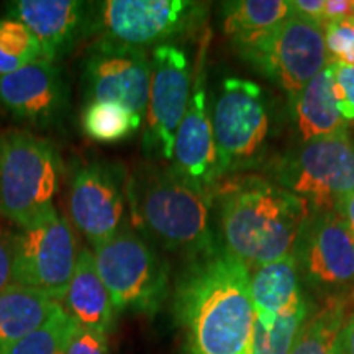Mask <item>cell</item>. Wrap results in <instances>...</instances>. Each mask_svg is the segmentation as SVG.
<instances>
[{
    "mask_svg": "<svg viewBox=\"0 0 354 354\" xmlns=\"http://www.w3.org/2000/svg\"><path fill=\"white\" fill-rule=\"evenodd\" d=\"M13 284L41 290L61 302L76 269L81 246L76 230L53 205L13 230Z\"/></svg>",
    "mask_w": 354,
    "mask_h": 354,
    "instance_id": "52a82bcc",
    "label": "cell"
},
{
    "mask_svg": "<svg viewBox=\"0 0 354 354\" xmlns=\"http://www.w3.org/2000/svg\"><path fill=\"white\" fill-rule=\"evenodd\" d=\"M10 19L24 24L38 39L43 59L56 63L87 33L91 8L77 0H17L8 6Z\"/></svg>",
    "mask_w": 354,
    "mask_h": 354,
    "instance_id": "e0dca14e",
    "label": "cell"
},
{
    "mask_svg": "<svg viewBox=\"0 0 354 354\" xmlns=\"http://www.w3.org/2000/svg\"><path fill=\"white\" fill-rule=\"evenodd\" d=\"M210 118L221 177L259 161L269 135V109L258 84L225 79Z\"/></svg>",
    "mask_w": 354,
    "mask_h": 354,
    "instance_id": "ba28073f",
    "label": "cell"
},
{
    "mask_svg": "<svg viewBox=\"0 0 354 354\" xmlns=\"http://www.w3.org/2000/svg\"><path fill=\"white\" fill-rule=\"evenodd\" d=\"M353 305L354 299L323 300L322 307L310 312L290 354H333L336 336L353 312Z\"/></svg>",
    "mask_w": 354,
    "mask_h": 354,
    "instance_id": "603a6c76",
    "label": "cell"
},
{
    "mask_svg": "<svg viewBox=\"0 0 354 354\" xmlns=\"http://www.w3.org/2000/svg\"><path fill=\"white\" fill-rule=\"evenodd\" d=\"M240 56L292 100L331 63L323 26L294 10L271 35Z\"/></svg>",
    "mask_w": 354,
    "mask_h": 354,
    "instance_id": "9c48e42d",
    "label": "cell"
},
{
    "mask_svg": "<svg viewBox=\"0 0 354 354\" xmlns=\"http://www.w3.org/2000/svg\"><path fill=\"white\" fill-rule=\"evenodd\" d=\"M63 308L41 290L19 284L0 292V354L55 317Z\"/></svg>",
    "mask_w": 354,
    "mask_h": 354,
    "instance_id": "ffe728a7",
    "label": "cell"
},
{
    "mask_svg": "<svg viewBox=\"0 0 354 354\" xmlns=\"http://www.w3.org/2000/svg\"><path fill=\"white\" fill-rule=\"evenodd\" d=\"M335 210L343 216L344 221H346L349 232H351L354 238V192L348 194L346 197H343L342 201H338Z\"/></svg>",
    "mask_w": 354,
    "mask_h": 354,
    "instance_id": "e575fe53",
    "label": "cell"
},
{
    "mask_svg": "<svg viewBox=\"0 0 354 354\" xmlns=\"http://www.w3.org/2000/svg\"><path fill=\"white\" fill-rule=\"evenodd\" d=\"M61 71L46 59L35 61L15 73L0 76V104L13 117L35 127H48L64 110Z\"/></svg>",
    "mask_w": 354,
    "mask_h": 354,
    "instance_id": "2e32d148",
    "label": "cell"
},
{
    "mask_svg": "<svg viewBox=\"0 0 354 354\" xmlns=\"http://www.w3.org/2000/svg\"><path fill=\"white\" fill-rule=\"evenodd\" d=\"M279 183L304 198L310 210H331L354 192V145L348 131L304 143L302 149L281 165Z\"/></svg>",
    "mask_w": 354,
    "mask_h": 354,
    "instance_id": "8fae6325",
    "label": "cell"
},
{
    "mask_svg": "<svg viewBox=\"0 0 354 354\" xmlns=\"http://www.w3.org/2000/svg\"><path fill=\"white\" fill-rule=\"evenodd\" d=\"M333 64V92L336 107L344 118V122L354 120V66Z\"/></svg>",
    "mask_w": 354,
    "mask_h": 354,
    "instance_id": "f1b7e54d",
    "label": "cell"
},
{
    "mask_svg": "<svg viewBox=\"0 0 354 354\" xmlns=\"http://www.w3.org/2000/svg\"><path fill=\"white\" fill-rule=\"evenodd\" d=\"M151 82L145 118L146 151L172 159L176 133L187 109L192 69L187 53L177 44H165L151 50Z\"/></svg>",
    "mask_w": 354,
    "mask_h": 354,
    "instance_id": "4fadbf2b",
    "label": "cell"
},
{
    "mask_svg": "<svg viewBox=\"0 0 354 354\" xmlns=\"http://www.w3.org/2000/svg\"><path fill=\"white\" fill-rule=\"evenodd\" d=\"M300 279L295 250L282 259L256 268L250 281L254 320L272 326L279 317L295 312L307 300Z\"/></svg>",
    "mask_w": 354,
    "mask_h": 354,
    "instance_id": "ac0fdd59",
    "label": "cell"
},
{
    "mask_svg": "<svg viewBox=\"0 0 354 354\" xmlns=\"http://www.w3.org/2000/svg\"><path fill=\"white\" fill-rule=\"evenodd\" d=\"M127 197L133 225L165 250L192 261L218 248L212 228L215 196L172 166L140 167L128 176Z\"/></svg>",
    "mask_w": 354,
    "mask_h": 354,
    "instance_id": "3957f363",
    "label": "cell"
},
{
    "mask_svg": "<svg viewBox=\"0 0 354 354\" xmlns=\"http://www.w3.org/2000/svg\"><path fill=\"white\" fill-rule=\"evenodd\" d=\"M250 281L248 266L223 246L190 261L172 297L189 354H251Z\"/></svg>",
    "mask_w": 354,
    "mask_h": 354,
    "instance_id": "6da1fadb",
    "label": "cell"
},
{
    "mask_svg": "<svg viewBox=\"0 0 354 354\" xmlns=\"http://www.w3.org/2000/svg\"><path fill=\"white\" fill-rule=\"evenodd\" d=\"M310 312L312 307L308 300H305L295 312L279 317L272 326H264L254 320L251 354H290Z\"/></svg>",
    "mask_w": 354,
    "mask_h": 354,
    "instance_id": "484cf974",
    "label": "cell"
},
{
    "mask_svg": "<svg viewBox=\"0 0 354 354\" xmlns=\"http://www.w3.org/2000/svg\"><path fill=\"white\" fill-rule=\"evenodd\" d=\"M76 326L77 323L61 308L41 328L13 343L3 354H66Z\"/></svg>",
    "mask_w": 354,
    "mask_h": 354,
    "instance_id": "4316f807",
    "label": "cell"
},
{
    "mask_svg": "<svg viewBox=\"0 0 354 354\" xmlns=\"http://www.w3.org/2000/svg\"><path fill=\"white\" fill-rule=\"evenodd\" d=\"M209 39L210 35L205 32L201 41L196 69H194L187 109L176 133L171 166L197 187L215 196L223 177L220 172L214 128H212L209 105H207L205 59Z\"/></svg>",
    "mask_w": 354,
    "mask_h": 354,
    "instance_id": "5bb4252c",
    "label": "cell"
},
{
    "mask_svg": "<svg viewBox=\"0 0 354 354\" xmlns=\"http://www.w3.org/2000/svg\"><path fill=\"white\" fill-rule=\"evenodd\" d=\"M61 305L79 326L105 335L113 328L118 313L97 271L94 253L88 248H81L76 269Z\"/></svg>",
    "mask_w": 354,
    "mask_h": 354,
    "instance_id": "d6986e66",
    "label": "cell"
},
{
    "mask_svg": "<svg viewBox=\"0 0 354 354\" xmlns=\"http://www.w3.org/2000/svg\"><path fill=\"white\" fill-rule=\"evenodd\" d=\"M209 7L190 0H105L88 19L94 43L143 50L176 44L205 26Z\"/></svg>",
    "mask_w": 354,
    "mask_h": 354,
    "instance_id": "277c9868",
    "label": "cell"
},
{
    "mask_svg": "<svg viewBox=\"0 0 354 354\" xmlns=\"http://www.w3.org/2000/svg\"><path fill=\"white\" fill-rule=\"evenodd\" d=\"M292 13L287 0H236L223 3V32L241 55L271 35Z\"/></svg>",
    "mask_w": 354,
    "mask_h": 354,
    "instance_id": "7402d4cb",
    "label": "cell"
},
{
    "mask_svg": "<svg viewBox=\"0 0 354 354\" xmlns=\"http://www.w3.org/2000/svg\"><path fill=\"white\" fill-rule=\"evenodd\" d=\"M92 253L117 313L153 317L162 308L171 290L169 266L130 225Z\"/></svg>",
    "mask_w": 354,
    "mask_h": 354,
    "instance_id": "8992f818",
    "label": "cell"
},
{
    "mask_svg": "<svg viewBox=\"0 0 354 354\" xmlns=\"http://www.w3.org/2000/svg\"><path fill=\"white\" fill-rule=\"evenodd\" d=\"M333 82V64L330 63L294 100L295 122L304 143L348 131L346 122L336 107Z\"/></svg>",
    "mask_w": 354,
    "mask_h": 354,
    "instance_id": "44dd1931",
    "label": "cell"
},
{
    "mask_svg": "<svg viewBox=\"0 0 354 354\" xmlns=\"http://www.w3.org/2000/svg\"><path fill=\"white\" fill-rule=\"evenodd\" d=\"M323 33L331 63L354 66V19L330 21Z\"/></svg>",
    "mask_w": 354,
    "mask_h": 354,
    "instance_id": "83f0119b",
    "label": "cell"
},
{
    "mask_svg": "<svg viewBox=\"0 0 354 354\" xmlns=\"http://www.w3.org/2000/svg\"><path fill=\"white\" fill-rule=\"evenodd\" d=\"M127 180L120 166L92 161L79 167L68 189V220L91 248L100 246L122 232L128 197Z\"/></svg>",
    "mask_w": 354,
    "mask_h": 354,
    "instance_id": "7c38bea8",
    "label": "cell"
},
{
    "mask_svg": "<svg viewBox=\"0 0 354 354\" xmlns=\"http://www.w3.org/2000/svg\"><path fill=\"white\" fill-rule=\"evenodd\" d=\"M295 254L300 277L323 300L354 299V238L335 209L310 210Z\"/></svg>",
    "mask_w": 354,
    "mask_h": 354,
    "instance_id": "30bf717a",
    "label": "cell"
},
{
    "mask_svg": "<svg viewBox=\"0 0 354 354\" xmlns=\"http://www.w3.org/2000/svg\"><path fill=\"white\" fill-rule=\"evenodd\" d=\"M290 6H292V10L299 13V15L323 25L325 0H295V2H290Z\"/></svg>",
    "mask_w": 354,
    "mask_h": 354,
    "instance_id": "836d02e7",
    "label": "cell"
},
{
    "mask_svg": "<svg viewBox=\"0 0 354 354\" xmlns=\"http://www.w3.org/2000/svg\"><path fill=\"white\" fill-rule=\"evenodd\" d=\"M333 354H354V310L346 317L342 330L338 331Z\"/></svg>",
    "mask_w": 354,
    "mask_h": 354,
    "instance_id": "d6a6232c",
    "label": "cell"
},
{
    "mask_svg": "<svg viewBox=\"0 0 354 354\" xmlns=\"http://www.w3.org/2000/svg\"><path fill=\"white\" fill-rule=\"evenodd\" d=\"M84 76L88 100L120 104L145 122L151 82L148 51L92 43Z\"/></svg>",
    "mask_w": 354,
    "mask_h": 354,
    "instance_id": "9a60e30c",
    "label": "cell"
},
{
    "mask_svg": "<svg viewBox=\"0 0 354 354\" xmlns=\"http://www.w3.org/2000/svg\"><path fill=\"white\" fill-rule=\"evenodd\" d=\"M215 196H220L223 248L248 269L290 254L310 216L304 198L256 176L218 185Z\"/></svg>",
    "mask_w": 354,
    "mask_h": 354,
    "instance_id": "7a4b0ae2",
    "label": "cell"
},
{
    "mask_svg": "<svg viewBox=\"0 0 354 354\" xmlns=\"http://www.w3.org/2000/svg\"><path fill=\"white\" fill-rule=\"evenodd\" d=\"M81 118L86 135L99 143H117L141 127V122L130 110L115 102L88 100Z\"/></svg>",
    "mask_w": 354,
    "mask_h": 354,
    "instance_id": "cb8c5ba5",
    "label": "cell"
},
{
    "mask_svg": "<svg viewBox=\"0 0 354 354\" xmlns=\"http://www.w3.org/2000/svg\"><path fill=\"white\" fill-rule=\"evenodd\" d=\"M39 59H43V50L33 33L19 20L0 19V76Z\"/></svg>",
    "mask_w": 354,
    "mask_h": 354,
    "instance_id": "d4e9b609",
    "label": "cell"
},
{
    "mask_svg": "<svg viewBox=\"0 0 354 354\" xmlns=\"http://www.w3.org/2000/svg\"><path fill=\"white\" fill-rule=\"evenodd\" d=\"M354 19V0H325V15L323 25L330 21Z\"/></svg>",
    "mask_w": 354,
    "mask_h": 354,
    "instance_id": "1f68e13d",
    "label": "cell"
},
{
    "mask_svg": "<svg viewBox=\"0 0 354 354\" xmlns=\"http://www.w3.org/2000/svg\"><path fill=\"white\" fill-rule=\"evenodd\" d=\"M66 354H110L109 335L84 326H76Z\"/></svg>",
    "mask_w": 354,
    "mask_h": 354,
    "instance_id": "f546056e",
    "label": "cell"
},
{
    "mask_svg": "<svg viewBox=\"0 0 354 354\" xmlns=\"http://www.w3.org/2000/svg\"><path fill=\"white\" fill-rule=\"evenodd\" d=\"M13 232L0 223V292L13 284Z\"/></svg>",
    "mask_w": 354,
    "mask_h": 354,
    "instance_id": "4dcf8cb0",
    "label": "cell"
},
{
    "mask_svg": "<svg viewBox=\"0 0 354 354\" xmlns=\"http://www.w3.org/2000/svg\"><path fill=\"white\" fill-rule=\"evenodd\" d=\"M61 172L51 141L26 130L0 133V216L24 227L51 209Z\"/></svg>",
    "mask_w": 354,
    "mask_h": 354,
    "instance_id": "5b68a950",
    "label": "cell"
}]
</instances>
